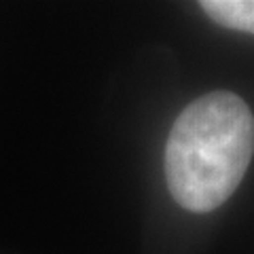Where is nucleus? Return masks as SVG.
Returning <instances> with one entry per match:
<instances>
[{
  "label": "nucleus",
  "mask_w": 254,
  "mask_h": 254,
  "mask_svg": "<svg viewBox=\"0 0 254 254\" xmlns=\"http://www.w3.org/2000/svg\"><path fill=\"white\" fill-rule=\"evenodd\" d=\"M254 155V115L235 93L212 91L182 110L165 146V178L189 212L220 208Z\"/></svg>",
  "instance_id": "1"
},
{
  "label": "nucleus",
  "mask_w": 254,
  "mask_h": 254,
  "mask_svg": "<svg viewBox=\"0 0 254 254\" xmlns=\"http://www.w3.org/2000/svg\"><path fill=\"white\" fill-rule=\"evenodd\" d=\"M199 6L218 26L254 34V0H201Z\"/></svg>",
  "instance_id": "2"
}]
</instances>
